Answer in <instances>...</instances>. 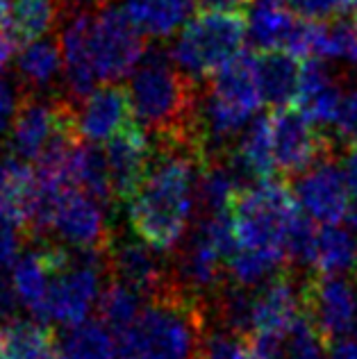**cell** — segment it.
<instances>
[{
	"mask_svg": "<svg viewBox=\"0 0 357 359\" xmlns=\"http://www.w3.org/2000/svg\"><path fill=\"white\" fill-rule=\"evenodd\" d=\"M291 189H294L300 210L312 216L316 223L337 225L346 219L351 205V189L344 180L339 162L332 155L294 177Z\"/></svg>",
	"mask_w": 357,
	"mask_h": 359,
	"instance_id": "cell-15",
	"label": "cell"
},
{
	"mask_svg": "<svg viewBox=\"0 0 357 359\" xmlns=\"http://www.w3.org/2000/svg\"><path fill=\"white\" fill-rule=\"evenodd\" d=\"M303 280L285 266L252 289V337L280 334L303 316Z\"/></svg>",
	"mask_w": 357,
	"mask_h": 359,
	"instance_id": "cell-16",
	"label": "cell"
},
{
	"mask_svg": "<svg viewBox=\"0 0 357 359\" xmlns=\"http://www.w3.org/2000/svg\"><path fill=\"white\" fill-rule=\"evenodd\" d=\"M237 359H264V357H262L257 351H255V348H252L248 341H246V346H243V351L239 353V357Z\"/></svg>",
	"mask_w": 357,
	"mask_h": 359,
	"instance_id": "cell-43",
	"label": "cell"
},
{
	"mask_svg": "<svg viewBox=\"0 0 357 359\" xmlns=\"http://www.w3.org/2000/svg\"><path fill=\"white\" fill-rule=\"evenodd\" d=\"M75 189L96 198L107 212H114L119 207L114 187H112L107 155L105 150L98 148V144L82 141L78 146V153H75Z\"/></svg>",
	"mask_w": 357,
	"mask_h": 359,
	"instance_id": "cell-27",
	"label": "cell"
},
{
	"mask_svg": "<svg viewBox=\"0 0 357 359\" xmlns=\"http://www.w3.org/2000/svg\"><path fill=\"white\" fill-rule=\"evenodd\" d=\"M171 271L175 285L198 300L212 298L228 282V262L221 257L198 225H194L173 250Z\"/></svg>",
	"mask_w": 357,
	"mask_h": 359,
	"instance_id": "cell-14",
	"label": "cell"
},
{
	"mask_svg": "<svg viewBox=\"0 0 357 359\" xmlns=\"http://www.w3.org/2000/svg\"><path fill=\"white\" fill-rule=\"evenodd\" d=\"M109 212L102 207L96 198L80 191V189H69L62 196V201L55 212L53 234L62 245L75 252H102L105 255L114 232L107 221Z\"/></svg>",
	"mask_w": 357,
	"mask_h": 359,
	"instance_id": "cell-13",
	"label": "cell"
},
{
	"mask_svg": "<svg viewBox=\"0 0 357 359\" xmlns=\"http://www.w3.org/2000/svg\"><path fill=\"white\" fill-rule=\"evenodd\" d=\"M269 121L274 135L276 168L285 180L298 177L316 162L332 155V139L298 109H271Z\"/></svg>",
	"mask_w": 357,
	"mask_h": 359,
	"instance_id": "cell-12",
	"label": "cell"
},
{
	"mask_svg": "<svg viewBox=\"0 0 357 359\" xmlns=\"http://www.w3.org/2000/svg\"><path fill=\"white\" fill-rule=\"evenodd\" d=\"M62 359H114L116 337L102 320H82L60 339Z\"/></svg>",
	"mask_w": 357,
	"mask_h": 359,
	"instance_id": "cell-28",
	"label": "cell"
},
{
	"mask_svg": "<svg viewBox=\"0 0 357 359\" xmlns=\"http://www.w3.org/2000/svg\"><path fill=\"white\" fill-rule=\"evenodd\" d=\"M18 307L23 305L14 289L12 273H5V269H0V325L18 318Z\"/></svg>",
	"mask_w": 357,
	"mask_h": 359,
	"instance_id": "cell-36",
	"label": "cell"
},
{
	"mask_svg": "<svg viewBox=\"0 0 357 359\" xmlns=\"http://www.w3.org/2000/svg\"><path fill=\"white\" fill-rule=\"evenodd\" d=\"M289 266L285 252L260 250V248H237L228 259V280L239 287L257 289L262 282L276 276L280 269Z\"/></svg>",
	"mask_w": 357,
	"mask_h": 359,
	"instance_id": "cell-31",
	"label": "cell"
},
{
	"mask_svg": "<svg viewBox=\"0 0 357 359\" xmlns=\"http://www.w3.org/2000/svg\"><path fill=\"white\" fill-rule=\"evenodd\" d=\"M14 80L18 93L53 96L55 87L64 80V55L60 36H43L21 46L16 55Z\"/></svg>",
	"mask_w": 357,
	"mask_h": 359,
	"instance_id": "cell-20",
	"label": "cell"
},
{
	"mask_svg": "<svg viewBox=\"0 0 357 359\" xmlns=\"http://www.w3.org/2000/svg\"><path fill=\"white\" fill-rule=\"evenodd\" d=\"M16 102H18V93H14V87L5 78H0V137L5 135L9 123H12Z\"/></svg>",
	"mask_w": 357,
	"mask_h": 359,
	"instance_id": "cell-37",
	"label": "cell"
},
{
	"mask_svg": "<svg viewBox=\"0 0 357 359\" xmlns=\"http://www.w3.org/2000/svg\"><path fill=\"white\" fill-rule=\"evenodd\" d=\"M339 168L344 173L346 184L351 189V194H357V146L346 148L344 157L339 159Z\"/></svg>",
	"mask_w": 357,
	"mask_h": 359,
	"instance_id": "cell-39",
	"label": "cell"
},
{
	"mask_svg": "<svg viewBox=\"0 0 357 359\" xmlns=\"http://www.w3.org/2000/svg\"><path fill=\"white\" fill-rule=\"evenodd\" d=\"M80 137L91 144L109 141L119 135L128 123H133V105L128 91L121 84H105V87L89 93L82 102L75 105Z\"/></svg>",
	"mask_w": 357,
	"mask_h": 359,
	"instance_id": "cell-19",
	"label": "cell"
},
{
	"mask_svg": "<svg viewBox=\"0 0 357 359\" xmlns=\"http://www.w3.org/2000/svg\"><path fill=\"white\" fill-rule=\"evenodd\" d=\"M316 237H318L316 221L312 216L298 212L296 219L289 223L287 234H285V257L291 269L312 266Z\"/></svg>",
	"mask_w": 357,
	"mask_h": 359,
	"instance_id": "cell-32",
	"label": "cell"
},
{
	"mask_svg": "<svg viewBox=\"0 0 357 359\" xmlns=\"http://www.w3.org/2000/svg\"><path fill=\"white\" fill-rule=\"evenodd\" d=\"M203 159L184 148H155L153 164L128 203L130 228L162 252H173L196 214V182Z\"/></svg>",
	"mask_w": 357,
	"mask_h": 359,
	"instance_id": "cell-2",
	"label": "cell"
},
{
	"mask_svg": "<svg viewBox=\"0 0 357 359\" xmlns=\"http://www.w3.org/2000/svg\"><path fill=\"white\" fill-rule=\"evenodd\" d=\"M16 41L12 39V36H9V32L5 30H0V71L5 69V66L14 60V50H16Z\"/></svg>",
	"mask_w": 357,
	"mask_h": 359,
	"instance_id": "cell-40",
	"label": "cell"
},
{
	"mask_svg": "<svg viewBox=\"0 0 357 359\" xmlns=\"http://www.w3.org/2000/svg\"><path fill=\"white\" fill-rule=\"evenodd\" d=\"M194 359H205V357H203L201 353H196V357H194Z\"/></svg>",
	"mask_w": 357,
	"mask_h": 359,
	"instance_id": "cell-45",
	"label": "cell"
},
{
	"mask_svg": "<svg viewBox=\"0 0 357 359\" xmlns=\"http://www.w3.org/2000/svg\"><path fill=\"white\" fill-rule=\"evenodd\" d=\"M287 7L305 21L323 23L346 14L344 0H287Z\"/></svg>",
	"mask_w": 357,
	"mask_h": 359,
	"instance_id": "cell-33",
	"label": "cell"
},
{
	"mask_svg": "<svg viewBox=\"0 0 357 359\" xmlns=\"http://www.w3.org/2000/svg\"><path fill=\"white\" fill-rule=\"evenodd\" d=\"M346 221H349L351 228L357 230V194H355V201L349 205V212H346Z\"/></svg>",
	"mask_w": 357,
	"mask_h": 359,
	"instance_id": "cell-42",
	"label": "cell"
},
{
	"mask_svg": "<svg viewBox=\"0 0 357 359\" xmlns=\"http://www.w3.org/2000/svg\"><path fill=\"white\" fill-rule=\"evenodd\" d=\"M303 314L323 346L357 330V280L344 276H305Z\"/></svg>",
	"mask_w": 357,
	"mask_h": 359,
	"instance_id": "cell-11",
	"label": "cell"
},
{
	"mask_svg": "<svg viewBox=\"0 0 357 359\" xmlns=\"http://www.w3.org/2000/svg\"><path fill=\"white\" fill-rule=\"evenodd\" d=\"M355 280H357V266H355Z\"/></svg>",
	"mask_w": 357,
	"mask_h": 359,
	"instance_id": "cell-46",
	"label": "cell"
},
{
	"mask_svg": "<svg viewBox=\"0 0 357 359\" xmlns=\"http://www.w3.org/2000/svg\"><path fill=\"white\" fill-rule=\"evenodd\" d=\"M114 3V0H62V5L67 7V12H82V9H89V12H96L98 7Z\"/></svg>",
	"mask_w": 357,
	"mask_h": 359,
	"instance_id": "cell-41",
	"label": "cell"
},
{
	"mask_svg": "<svg viewBox=\"0 0 357 359\" xmlns=\"http://www.w3.org/2000/svg\"><path fill=\"white\" fill-rule=\"evenodd\" d=\"M205 320V300L184 291L150 300L137 323L116 337L114 359H194Z\"/></svg>",
	"mask_w": 357,
	"mask_h": 359,
	"instance_id": "cell-3",
	"label": "cell"
},
{
	"mask_svg": "<svg viewBox=\"0 0 357 359\" xmlns=\"http://www.w3.org/2000/svg\"><path fill=\"white\" fill-rule=\"evenodd\" d=\"M264 102L257 73V55L239 53L208 78L203 111L210 126L221 135H237Z\"/></svg>",
	"mask_w": 357,
	"mask_h": 359,
	"instance_id": "cell-7",
	"label": "cell"
},
{
	"mask_svg": "<svg viewBox=\"0 0 357 359\" xmlns=\"http://www.w3.org/2000/svg\"><path fill=\"white\" fill-rule=\"evenodd\" d=\"M133 116L150 137L155 148H184L205 162L201 132V87L184 73L164 48L146 50L128 87Z\"/></svg>",
	"mask_w": 357,
	"mask_h": 359,
	"instance_id": "cell-1",
	"label": "cell"
},
{
	"mask_svg": "<svg viewBox=\"0 0 357 359\" xmlns=\"http://www.w3.org/2000/svg\"><path fill=\"white\" fill-rule=\"evenodd\" d=\"M27 243L30 241H27L21 225L12 221H0V269L12 266Z\"/></svg>",
	"mask_w": 357,
	"mask_h": 359,
	"instance_id": "cell-35",
	"label": "cell"
},
{
	"mask_svg": "<svg viewBox=\"0 0 357 359\" xmlns=\"http://www.w3.org/2000/svg\"><path fill=\"white\" fill-rule=\"evenodd\" d=\"M80 137L75 102L67 93H18L5 148L12 157L36 164L41 155L62 137Z\"/></svg>",
	"mask_w": 357,
	"mask_h": 359,
	"instance_id": "cell-6",
	"label": "cell"
},
{
	"mask_svg": "<svg viewBox=\"0 0 357 359\" xmlns=\"http://www.w3.org/2000/svg\"><path fill=\"white\" fill-rule=\"evenodd\" d=\"M107 278L137 291L146 302L182 291L173 280L171 259L135 232H114L107 248Z\"/></svg>",
	"mask_w": 357,
	"mask_h": 359,
	"instance_id": "cell-9",
	"label": "cell"
},
{
	"mask_svg": "<svg viewBox=\"0 0 357 359\" xmlns=\"http://www.w3.org/2000/svg\"><path fill=\"white\" fill-rule=\"evenodd\" d=\"M67 16L62 0H7L3 25L18 46H25L48 36Z\"/></svg>",
	"mask_w": 357,
	"mask_h": 359,
	"instance_id": "cell-22",
	"label": "cell"
},
{
	"mask_svg": "<svg viewBox=\"0 0 357 359\" xmlns=\"http://www.w3.org/2000/svg\"><path fill=\"white\" fill-rule=\"evenodd\" d=\"M342 98V87L337 84L332 71L328 69L323 60L307 57L305 62H300L298 93L294 100L300 114L318 128L328 126V123H335Z\"/></svg>",
	"mask_w": 357,
	"mask_h": 359,
	"instance_id": "cell-21",
	"label": "cell"
},
{
	"mask_svg": "<svg viewBox=\"0 0 357 359\" xmlns=\"http://www.w3.org/2000/svg\"><path fill=\"white\" fill-rule=\"evenodd\" d=\"M144 307L146 300L137 291L114 280H109V285L100 291L96 302L98 320H102L114 332V337L128 332L137 323V318L142 316Z\"/></svg>",
	"mask_w": 357,
	"mask_h": 359,
	"instance_id": "cell-30",
	"label": "cell"
},
{
	"mask_svg": "<svg viewBox=\"0 0 357 359\" xmlns=\"http://www.w3.org/2000/svg\"><path fill=\"white\" fill-rule=\"evenodd\" d=\"M250 3H252V0H250Z\"/></svg>",
	"mask_w": 357,
	"mask_h": 359,
	"instance_id": "cell-47",
	"label": "cell"
},
{
	"mask_svg": "<svg viewBox=\"0 0 357 359\" xmlns=\"http://www.w3.org/2000/svg\"><path fill=\"white\" fill-rule=\"evenodd\" d=\"M91 14L89 9L67 16V25L60 34L64 55V93L78 105L98 89V73L91 55Z\"/></svg>",
	"mask_w": 357,
	"mask_h": 359,
	"instance_id": "cell-18",
	"label": "cell"
},
{
	"mask_svg": "<svg viewBox=\"0 0 357 359\" xmlns=\"http://www.w3.org/2000/svg\"><path fill=\"white\" fill-rule=\"evenodd\" d=\"M234 157L252 175L255 182L271 180L278 175L274 157V135H271V121L267 116H255L246 130H241L237 144L232 148Z\"/></svg>",
	"mask_w": 357,
	"mask_h": 359,
	"instance_id": "cell-26",
	"label": "cell"
},
{
	"mask_svg": "<svg viewBox=\"0 0 357 359\" xmlns=\"http://www.w3.org/2000/svg\"><path fill=\"white\" fill-rule=\"evenodd\" d=\"M150 135L137 121L107 141L105 155L112 173V187L119 205H128L150 171L155 157V146H150Z\"/></svg>",
	"mask_w": 357,
	"mask_h": 359,
	"instance_id": "cell-17",
	"label": "cell"
},
{
	"mask_svg": "<svg viewBox=\"0 0 357 359\" xmlns=\"http://www.w3.org/2000/svg\"><path fill=\"white\" fill-rule=\"evenodd\" d=\"M0 359H60V341L41 320L14 318L0 325Z\"/></svg>",
	"mask_w": 357,
	"mask_h": 359,
	"instance_id": "cell-23",
	"label": "cell"
},
{
	"mask_svg": "<svg viewBox=\"0 0 357 359\" xmlns=\"http://www.w3.org/2000/svg\"><path fill=\"white\" fill-rule=\"evenodd\" d=\"M126 12L148 39H168L184 23L196 0H126Z\"/></svg>",
	"mask_w": 357,
	"mask_h": 359,
	"instance_id": "cell-25",
	"label": "cell"
},
{
	"mask_svg": "<svg viewBox=\"0 0 357 359\" xmlns=\"http://www.w3.org/2000/svg\"><path fill=\"white\" fill-rule=\"evenodd\" d=\"M148 36L130 18L126 7L107 3L91 14V55L98 80L116 84L133 75L148 50Z\"/></svg>",
	"mask_w": 357,
	"mask_h": 359,
	"instance_id": "cell-8",
	"label": "cell"
},
{
	"mask_svg": "<svg viewBox=\"0 0 357 359\" xmlns=\"http://www.w3.org/2000/svg\"><path fill=\"white\" fill-rule=\"evenodd\" d=\"M248 23L237 12H196L171 43L173 62L191 78H210L243 53Z\"/></svg>",
	"mask_w": 357,
	"mask_h": 359,
	"instance_id": "cell-4",
	"label": "cell"
},
{
	"mask_svg": "<svg viewBox=\"0 0 357 359\" xmlns=\"http://www.w3.org/2000/svg\"><path fill=\"white\" fill-rule=\"evenodd\" d=\"M335 132L337 139L349 148L357 146V89L349 91L342 98L339 111L335 116Z\"/></svg>",
	"mask_w": 357,
	"mask_h": 359,
	"instance_id": "cell-34",
	"label": "cell"
},
{
	"mask_svg": "<svg viewBox=\"0 0 357 359\" xmlns=\"http://www.w3.org/2000/svg\"><path fill=\"white\" fill-rule=\"evenodd\" d=\"M353 46H351V62H355L357 64V14H355V18H353Z\"/></svg>",
	"mask_w": 357,
	"mask_h": 359,
	"instance_id": "cell-44",
	"label": "cell"
},
{
	"mask_svg": "<svg viewBox=\"0 0 357 359\" xmlns=\"http://www.w3.org/2000/svg\"><path fill=\"white\" fill-rule=\"evenodd\" d=\"M262 98L271 109L289 107L296 100L300 62L285 50H257Z\"/></svg>",
	"mask_w": 357,
	"mask_h": 359,
	"instance_id": "cell-24",
	"label": "cell"
},
{
	"mask_svg": "<svg viewBox=\"0 0 357 359\" xmlns=\"http://www.w3.org/2000/svg\"><path fill=\"white\" fill-rule=\"evenodd\" d=\"M71 252V262L53 280L48 300V323L67 327L87 320L107 276V252Z\"/></svg>",
	"mask_w": 357,
	"mask_h": 359,
	"instance_id": "cell-10",
	"label": "cell"
},
{
	"mask_svg": "<svg viewBox=\"0 0 357 359\" xmlns=\"http://www.w3.org/2000/svg\"><path fill=\"white\" fill-rule=\"evenodd\" d=\"M230 212L241 248L285 252V234L300 205L285 177H271L239 191Z\"/></svg>",
	"mask_w": 357,
	"mask_h": 359,
	"instance_id": "cell-5",
	"label": "cell"
},
{
	"mask_svg": "<svg viewBox=\"0 0 357 359\" xmlns=\"http://www.w3.org/2000/svg\"><path fill=\"white\" fill-rule=\"evenodd\" d=\"M328 359H357V330L344 337H337L335 341L325 346Z\"/></svg>",
	"mask_w": 357,
	"mask_h": 359,
	"instance_id": "cell-38",
	"label": "cell"
},
{
	"mask_svg": "<svg viewBox=\"0 0 357 359\" xmlns=\"http://www.w3.org/2000/svg\"><path fill=\"white\" fill-rule=\"evenodd\" d=\"M312 266L321 276H346L355 273L357 266V243L349 230L339 225H325L318 230Z\"/></svg>",
	"mask_w": 357,
	"mask_h": 359,
	"instance_id": "cell-29",
	"label": "cell"
}]
</instances>
